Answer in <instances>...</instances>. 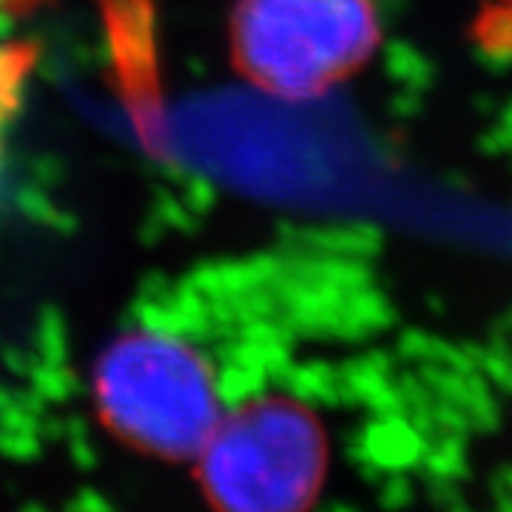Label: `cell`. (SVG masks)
Masks as SVG:
<instances>
[{"label": "cell", "instance_id": "cell-1", "mask_svg": "<svg viewBox=\"0 0 512 512\" xmlns=\"http://www.w3.org/2000/svg\"><path fill=\"white\" fill-rule=\"evenodd\" d=\"M94 399L111 433L168 461L200 456L222 419L211 365L168 330H128L94 367Z\"/></svg>", "mask_w": 512, "mask_h": 512}, {"label": "cell", "instance_id": "cell-2", "mask_svg": "<svg viewBox=\"0 0 512 512\" xmlns=\"http://www.w3.org/2000/svg\"><path fill=\"white\" fill-rule=\"evenodd\" d=\"M379 0H237L231 49L256 89L288 103L319 100L382 46Z\"/></svg>", "mask_w": 512, "mask_h": 512}, {"label": "cell", "instance_id": "cell-3", "mask_svg": "<svg viewBox=\"0 0 512 512\" xmlns=\"http://www.w3.org/2000/svg\"><path fill=\"white\" fill-rule=\"evenodd\" d=\"M197 464L202 490L220 510H308L328 481V430L302 399L256 396L222 413Z\"/></svg>", "mask_w": 512, "mask_h": 512}, {"label": "cell", "instance_id": "cell-4", "mask_svg": "<svg viewBox=\"0 0 512 512\" xmlns=\"http://www.w3.org/2000/svg\"><path fill=\"white\" fill-rule=\"evenodd\" d=\"M473 35L487 52L512 55V0H484Z\"/></svg>", "mask_w": 512, "mask_h": 512}]
</instances>
